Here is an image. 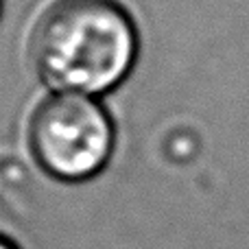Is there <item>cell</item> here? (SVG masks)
<instances>
[{
  "instance_id": "obj_2",
  "label": "cell",
  "mask_w": 249,
  "mask_h": 249,
  "mask_svg": "<svg viewBox=\"0 0 249 249\" xmlns=\"http://www.w3.org/2000/svg\"><path fill=\"white\" fill-rule=\"evenodd\" d=\"M29 144L48 175L83 181L107 164L114 127L94 101L79 94H53L31 116Z\"/></svg>"
},
{
  "instance_id": "obj_4",
  "label": "cell",
  "mask_w": 249,
  "mask_h": 249,
  "mask_svg": "<svg viewBox=\"0 0 249 249\" xmlns=\"http://www.w3.org/2000/svg\"><path fill=\"white\" fill-rule=\"evenodd\" d=\"M0 4H2V0H0Z\"/></svg>"
},
{
  "instance_id": "obj_3",
  "label": "cell",
  "mask_w": 249,
  "mask_h": 249,
  "mask_svg": "<svg viewBox=\"0 0 249 249\" xmlns=\"http://www.w3.org/2000/svg\"><path fill=\"white\" fill-rule=\"evenodd\" d=\"M0 249H18L16 245H13L9 238H4V236H0Z\"/></svg>"
},
{
  "instance_id": "obj_1",
  "label": "cell",
  "mask_w": 249,
  "mask_h": 249,
  "mask_svg": "<svg viewBox=\"0 0 249 249\" xmlns=\"http://www.w3.org/2000/svg\"><path fill=\"white\" fill-rule=\"evenodd\" d=\"M29 55L53 90L101 94L131 70L136 24L116 0H53L33 24Z\"/></svg>"
}]
</instances>
